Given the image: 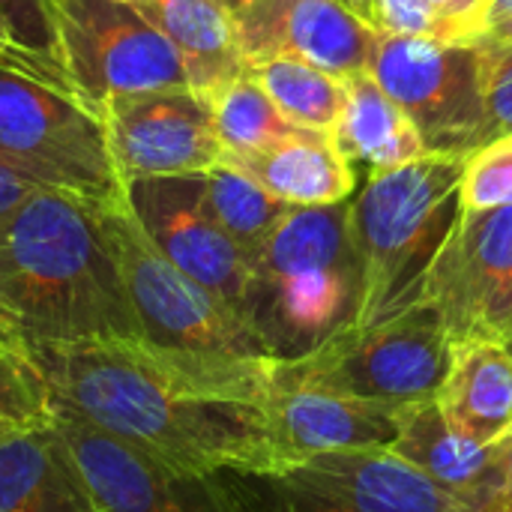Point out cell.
Masks as SVG:
<instances>
[{
  "mask_svg": "<svg viewBox=\"0 0 512 512\" xmlns=\"http://www.w3.org/2000/svg\"><path fill=\"white\" fill-rule=\"evenodd\" d=\"M453 512H510L504 504H501V498L495 495V498H489V501H480V504H456V510Z\"/></svg>",
  "mask_w": 512,
  "mask_h": 512,
  "instance_id": "38",
  "label": "cell"
},
{
  "mask_svg": "<svg viewBox=\"0 0 512 512\" xmlns=\"http://www.w3.org/2000/svg\"><path fill=\"white\" fill-rule=\"evenodd\" d=\"M0 63H9V66H18V69H24V72H33V75H39V78H45V81H51V84H57V87H63L39 60H33L30 54H24V51H18V48H12V45H6L3 39H0ZM66 90V87H63ZM72 93V90H69Z\"/></svg>",
  "mask_w": 512,
  "mask_h": 512,
  "instance_id": "34",
  "label": "cell"
},
{
  "mask_svg": "<svg viewBox=\"0 0 512 512\" xmlns=\"http://www.w3.org/2000/svg\"><path fill=\"white\" fill-rule=\"evenodd\" d=\"M390 450L423 471L456 504H480L501 495L498 450L456 432L435 399L402 411L399 438Z\"/></svg>",
  "mask_w": 512,
  "mask_h": 512,
  "instance_id": "17",
  "label": "cell"
},
{
  "mask_svg": "<svg viewBox=\"0 0 512 512\" xmlns=\"http://www.w3.org/2000/svg\"><path fill=\"white\" fill-rule=\"evenodd\" d=\"M512 207V135H501L465 159L462 174V210H498Z\"/></svg>",
  "mask_w": 512,
  "mask_h": 512,
  "instance_id": "28",
  "label": "cell"
},
{
  "mask_svg": "<svg viewBox=\"0 0 512 512\" xmlns=\"http://www.w3.org/2000/svg\"><path fill=\"white\" fill-rule=\"evenodd\" d=\"M93 492L96 512H267L243 474L186 471L87 423L57 417Z\"/></svg>",
  "mask_w": 512,
  "mask_h": 512,
  "instance_id": "10",
  "label": "cell"
},
{
  "mask_svg": "<svg viewBox=\"0 0 512 512\" xmlns=\"http://www.w3.org/2000/svg\"><path fill=\"white\" fill-rule=\"evenodd\" d=\"M210 111H213L216 135L225 147V159H243L261 153L276 141L303 129L276 108V102L267 96V90L258 84L252 72L222 87L210 99Z\"/></svg>",
  "mask_w": 512,
  "mask_h": 512,
  "instance_id": "25",
  "label": "cell"
},
{
  "mask_svg": "<svg viewBox=\"0 0 512 512\" xmlns=\"http://www.w3.org/2000/svg\"><path fill=\"white\" fill-rule=\"evenodd\" d=\"M369 75L405 108L429 153L471 156L489 144L480 36L381 33Z\"/></svg>",
  "mask_w": 512,
  "mask_h": 512,
  "instance_id": "8",
  "label": "cell"
},
{
  "mask_svg": "<svg viewBox=\"0 0 512 512\" xmlns=\"http://www.w3.org/2000/svg\"><path fill=\"white\" fill-rule=\"evenodd\" d=\"M0 512H96L57 417L0 438Z\"/></svg>",
  "mask_w": 512,
  "mask_h": 512,
  "instance_id": "16",
  "label": "cell"
},
{
  "mask_svg": "<svg viewBox=\"0 0 512 512\" xmlns=\"http://www.w3.org/2000/svg\"><path fill=\"white\" fill-rule=\"evenodd\" d=\"M0 165L90 204L126 198L102 117L75 93L9 63H0Z\"/></svg>",
  "mask_w": 512,
  "mask_h": 512,
  "instance_id": "5",
  "label": "cell"
},
{
  "mask_svg": "<svg viewBox=\"0 0 512 512\" xmlns=\"http://www.w3.org/2000/svg\"><path fill=\"white\" fill-rule=\"evenodd\" d=\"M330 135L351 165L366 168V177L429 153L414 120L369 72L345 78V105Z\"/></svg>",
  "mask_w": 512,
  "mask_h": 512,
  "instance_id": "21",
  "label": "cell"
},
{
  "mask_svg": "<svg viewBox=\"0 0 512 512\" xmlns=\"http://www.w3.org/2000/svg\"><path fill=\"white\" fill-rule=\"evenodd\" d=\"M483 54V96H486V138L512 135V42L480 36Z\"/></svg>",
  "mask_w": 512,
  "mask_h": 512,
  "instance_id": "30",
  "label": "cell"
},
{
  "mask_svg": "<svg viewBox=\"0 0 512 512\" xmlns=\"http://www.w3.org/2000/svg\"><path fill=\"white\" fill-rule=\"evenodd\" d=\"M234 15L249 69L282 54L285 24L297 0H225Z\"/></svg>",
  "mask_w": 512,
  "mask_h": 512,
  "instance_id": "29",
  "label": "cell"
},
{
  "mask_svg": "<svg viewBox=\"0 0 512 512\" xmlns=\"http://www.w3.org/2000/svg\"><path fill=\"white\" fill-rule=\"evenodd\" d=\"M54 12L66 75L93 114L120 96L189 87L180 54L135 3L54 0Z\"/></svg>",
  "mask_w": 512,
  "mask_h": 512,
  "instance_id": "9",
  "label": "cell"
},
{
  "mask_svg": "<svg viewBox=\"0 0 512 512\" xmlns=\"http://www.w3.org/2000/svg\"><path fill=\"white\" fill-rule=\"evenodd\" d=\"M447 423L465 438L495 447L512 432V351L498 342L453 345L438 393Z\"/></svg>",
  "mask_w": 512,
  "mask_h": 512,
  "instance_id": "20",
  "label": "cell"
},
{
  "mask_svg": "<svg viewBox=\"0 0 512 512\" xmlns=\"http://www.w3.org/2000/svg\"><path fill=\"white\" fill-rule=\"evenodd\" d=\"M507 18H512V0H489V15H486L489 27H495Z\"/></svg>",
  "mask_w": 512,
  "mask_h": 512,
  "instance_id": "37",
  "label": "cell"
},
{
  "mask_svg": "<svg viewBox=\"0 0 512 512\" xmlns=\"http://www.w3.org/2000/svg\"><path fill=\"white\" fill-rule=\"evenodd\" d=\"M0 39L39 60L66 90H72L63 63L54 0H0Z\"/></svg>",
  "mask_w": 512,
  "mask_h": 512,
  "instance_id": "27",
  "label": "cell"
},
{
  "mask_svg": "<svg viewBox=\"0 0 512 512\" xmlns=\"http://www.w3.org/2000/svg\"><path fill=\"white\" fill-rule=\"evenodd\" d=\"M54 420L48 390L24 351L0 336V438Z\"/></svg>",
  "mask_w": 512,
  "mask_h": 512,
  "instance_id": "26",
  "label": "cell"
},
{
  "mask_svg": "<svg viewBox=\"0 0 512 512\" xmlns=\"http://www.w3.org/2000/svg\"><path fill=\"white\" fill-rule=\"evenodd\" d=\"M429 6L453 21L468 39H477L489 30V0H429Z\"/></svg>",
  "mask_w": 512,
  "mask_h": 512,
  "instance_id": "32",
  "label": "cell"
},
{
  "mask_svg": "<svg viewBox=\"0 0 512 512\" xmlns=\"http://www.w3.org/2000/svg\"><path fill=\"white\" fill-rule=\"evenodd\" d=\"M102 126L123 180L204 174L225 159L210 102L189 87H168L111 99Z\"/></svg>",
  "mask_w": 512,
  "mask_h": 512,
  "instance_id": "13",
  "label": "cell"
},
{
  "mask_svg": "<svg viewBox=\"0 0 512 512\" xmlns=\"http://www.w3.org/2000/svg\"><path fill=\"white\" fill-rule=\"evenodd\" d=\"M381 30L366 24L342 0H297L285 24L282 54H294L336 78L372 69Z\"/></svg>",
  "mask_w": 512,
  "mask_h": 512,
  "instance_id": "22",
  "label": "cell"
},
{
  "mask_svg": "<svg viewBox=\"0 0 512 512\" xmlns=\"http://www.w3.org/2000/svg\"><path fill=\"white\" fill-rule=\"evenodd\" d=\"M135 6L174 45L189 90L201 99L210 102L222 87L249 72L225 0H135Z\"/></svg>",
  "mask_w": 512,
  "mask_h": 512,
  "instance_id": "18",
  "label": "cell"
},
{
  "mask_svg": "<svg viewBox=\"0 0 512 512\" xmlns=\"http://www.w3.org/2000/svg\"><path fill=\"white\" fill-rule=\"evenodd\" d=\"M402 411L303 387H273L267 417L282 471L309 456L339 450H390L399 438Z\"/></svg>",
  "mask_w": 512,
  "mask_h": 512,
  "instance_id": "15",
  "label": "cell"
},
{
  "mask_svg": "<svg viewBox=\"0 0 512 512\" xmlns=\"http://www.w3.org/2000/svg\"><path fill=\"white\" fill-rule=\"evenodd\" d=\"M39 192V186H33L30 180H24L21 174H15L12 168L0 165V225L33 195Z\"/></svg>",
  "mask_w": 512,
  "mask_h": 512,
  "instance_id": "33",
  "label": "cell"
},
{
  "mask_svg": "<svg viewBox=\"0 0 512 512\" xmlns=\"http://www.w3.org/2000/svg\"><path fill=\"white\" fill-rule=\"evenodd\" d=\"M423 300L453 345L498 342L512 351V207L462 210L429 270Z\"/></svg>",
  "mask_w": 512,
  "mask_h": 512,
  "instance_id": "12",
  "label": "cell"
},
{
  "mask_svg": "<svg viewBox=\"0 0 512 512\" xmlns=\"http://www.w3.org/2000/svg\"><path fill=\"white\" fill-rule=\"evenodd\" d=\"M141 339L186 360H273L249 327L213 291L177 270L141 231L126 198L102 207Z\"/></svg>",
  "mask_w": 512,
  "mask_h": 512,
  "instance_id": "7",
  "label": "cell"
},
{
  "mask_svg": "<svg viewBox=\"0 0 512 512\" xmlns=\"http://www.w3.org/2000/svg\"><path fill=\"white\" fill-rule=\"evenodd\" d=\"M384 33L432 36V39H468L453 21L429 6V0H381Z\"/></svg>",
  "mask_w": 512,
  "mask_h": 512,
  "instance_id": "31",
  "label": "cell"
},
{
  "mask_svg": "<svg viewBox=\"0 0 512 512\" xmlns=\"http://www.w3.org/2000/svg\"><path fill=\"white\" fill-rule=\"evenodd\" d=\"M126 204L150 243L177 270L243 315L249 252L234 243L207 213L201 174L129 180Z\"/></svg>",
  "mask_w": 512,
  "mask_h": 512,
  "instance_id": "14",
  "label": "cell"
},
{
  "mask_svg": "<svg viewBox=\"0 0 512 512\" xmlns=\"http://www.w3.org/2000/svg\"><path fill=\"white\" fill-rule=\"evenodd\" d=\"M498 450V474H501V504L512 512V432L495 444Z\"/></svg>",
  "mask_w": 512,
  "mask_h": 512,
  "instance_id": "35",
  "label": "cell"
},
{
  "mask_svg": "<svg viewBox=\"0 0 512 512\" xmlns=\"http://www.w3.org/2000/svg\"><path fill=\"white\" fill-rule=\"evenodd\" d=\"M225 162L243 168L255 183H261L276 201L288 207L342 204L351 201L357 186L354 165L342 156L333 135L315 129H297L261 153Z\"/></svg>",
  "mask_w": 512,
  "mask_h": 512,
  "instance_id": "19",
  "label": "cell"
},
{
  "mask_svg": "<svg viewBox=\"0 0 512 512\" xmlns=\"http://www.w3.org/2000/svg\"><path fill=\"white\" fill-rule=\"evenodd\" d=\"M267 512H453L456 501L393 450L309 456L279 474L246 477Z\"/></svg>",
  "mask_w": 512,
  "mask_h": 512,
  "instance_id": "11",
  "label": "cell"
},
{
  "mask_svg": "<svg viewBox=\"0 0 512 512\" xmlns=\"http://www.w3.org/2000/svg\"><path fill=\"white\" fill-rule=\"evenodd\" d=\"M351 12H357L366 24H372L375 30L384 33V24H381V0H342Z\"/></svg>",
  "mask_w": 512,
  "mask_h": 512,
  "instance_id": "36",
  "label": "cell"
},
{
  "mask_svg": "<svg viewBox=\"0 0 512 512\" xmlns=\"http://www.w3.org/2000/svg\"><path fill=\"white\" fill-rule=\"evenodd\" d=\"M24 354L54 417L186 471H282L267 417L276 360H186L144 339L39 345Z\"/></svg>",
  "mask_w": 512,
  "mask_h": 512,
  "instance_id": "1",
  "label": "cell"
},
{
  "mask_svg": "<svg viewBox=\"0 0 512 512\" xmlns=\"http://www.w3.org/2000/svg\"><path fill=\"white\" fill-rule=\"evenodd\" d=\"M249 72L291 123L327 135L333 132L345 105V78H336L294 54H276Z\"/></svg>",
  "mask_w": 512,
  "mask_h": 512,
  "instance_id": "23",
  "label": "cell"
},
{
  "mask_svg": "<svg viewBox=\"0 0 512 512\" xmlns=\"http://www.w3.org/2000/svg\"><path fill=\"white\" fill-rule=\"evenodd\" d=\"M486 33H489V36H495V39H507V42H512V18L501 21V24H495V27H489Z\"/></svg>",
  "mask_w": 512,
  "mask_h": 512,
  "instance_id": "39",
  "label": "cell"
},
{
  "mask_svg": "<svg viewBox=\"0 0 512 512\" xmlns=\"http://www.w3.org/2000/svg\"><path fill=\"white\" fill-rule=\"evenodd\" d=\"M201 180H204L207 213L249 255L273 234V228L291 210L288 204L276 201L261 183H255L243 168L225 159L210 171H204Z\"/></svg>",
  "mask_w": 512,
  "mask_h": 512,
  "instance_id": "24",
  "label": "cell"
},
{
  "mask_svg": "<svg viewBox=\"0 0 512 512\" xmlns=\"http://www.w3.org/2000/svg\"><path fill=\"white\" fill-rule=\"evenodd\" d=\"M465 159L426 153L369 174L351 198V240L363 267L357 324H378L423 303L429 270L462 216Z\"/></svg>",
  "mask_w": 512,
  "mask_h": 512,
  "instance_id": "4",
  "label": "cell"
},
{
  "mask_svg": "<svg viewBox=\"0 0 512 512\" xmlns=\"http://www.w3.org/2000/svg\"><path fill=\"white\" fill-rule=\"evenodd\" d=\"M348 210L351 201L291 207L249 255L243 318L276 363L312 354L360 318L363 267Z\"/></svg>",
  "mask_w": 512,
  "mask_h": 512,
  "instance_id": "3",
  "label": "cell"
},
{
  "mask_svg": "<svg viewBox=\"0 0 512 512\" xmlns=\"http://www.w3.org/2000/svg\"><path fill=\"white\" fill-rule=\"evenodd\" d=\"M126 3H135V0H126Z\"/></svg>",
  "mask_w": 512,
  "mask_h": 512,
  "instance_id": "40",
  "label": "cell"
},
{
  "mask_svg": "<svg viewBox=\"0 0 512 512\" xmlns=\"http://www.w3.org/2000/svg\"><path fill=\"white\" fill-rule=\"evenodd\" d=\"M450 357L453 342L438 312L423 300L396 318L354 324L300 360L276 363L273 387L408 408L438 399Z\"/></svg>",
  "mask_w": 512,
  "mask_h": 512,
  "instance_id": "6",
  "label": "cell"
},
{
  "mask_svg": "<svg viewBox=\"0 0 512 512\" xmlns=\"http://www.w3.org/2000/svg\"><path fill=\"white\" fill-rule=\"evenodd\" d=\"M0 336L18 351L141 339L102 204L39 189L0 225Z\"/></svg>",
  "mask_w": 512,
  "mask_h": 512,
  "instance_id": "2",
  "label": "cell"
}]
</instances>
